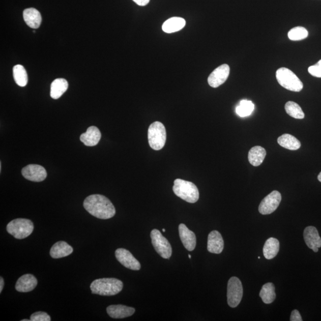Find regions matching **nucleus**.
<instances>
[{
  "label": "nucleus",
  "mask_w": 321,
  "mask_h": 321,
  "mask_svg": "<svg viewBox=\"0 0 321 321\" xmlns=\"http://www.w3.org/2000/svg\"><path fill=\"white\" fill-rule=\"evenodd\" d=\"M243 286L241 281L238 277H232L228 282L227 302L231 308H236L243 298Z\"/></svg>",
  "instance_id": "obj_8"
},
{
  "label": "nucleus",
  "mask_w": 321,
  "mask_h": 321,
  "mask_svg": "<svg viewBox=\"0 0 321 321\" xmlns=\"http://www.w3.org/2000/svg\"><path fill=\"white\" fill-rule=\"evenodd\" d=\"M179 231L180 238H181L183 246L189 251H192L195 249L196 245L195 234L193 231H190L184 224L179 225Z\"/></svg>",
  "instance_id": "obj_14"
},
{
  "label": "nucleus",
  "mask_w": 321,
  "mask_h": 321,
  "mask_svg": "<svg viewBox=\"0 0 321 321\" xmlns=\"http://www.w3.org/2000/svg\"><path fill=\"white\" fill-rule=\"evenodd\" d=\"M317 179H318V181L321 182V172L319 174L318 176H317Z\"/></svg>",
  "instance_id": "obj_36"
},
{
  "label": "nucleus",
  "mask_w": 321,
  "mask_h": 321,
  "mask_svg": "<svg viewBox=\"0 0 321 321\" xmlns=\"http://www.w3.org/2000/svg\"><path fill=\"white\" fill-rule=\"evenodd\" d=\"M230 74V67L226 64L215 69L208 77V82L211 87L216 88L223 84L228 79Z\"/></svg>",
  "instance_id": "obj_12"
},
{
  "label": "nucleus",
  "mask_w": 321,
  "mask_h": 321,
  "mask_svg": "<svg viewBox=\"0 0 321 321\" xmlns=\"http://www.w3.org/2000/svg\"><path fill=\"white\" fill-rule=\"evenodd\" d=\"M73 252V249L68 243L63 241L58 242L52 246L50 255L52 258L59 259L68 256Z\"/></svg>",
  "instance_id": "obj_20"
},
{
  "label": "nucleus",
  "mask_w": 321,
  "mask_h": 321,
  "mask_svg": "<svg viewBox=\"0 0 321 321\" xmlns=\"http://www.w3.org/2000/svg\"><path fill=\"white\" fill-rule=\"evenodd\" d=\"M290 320L291 321H302L303 320L301 314H300L298 310L295 309L293 310L291 313Z\"/></svg>",
  "instance_id": "obj_33"
},
{
  "label": "nucleus",
  "mask_w": 321,
  "mask_h": 321,
  "mask_svg": "<svg viewBox=\"0 0 321 321\" xmlns=\"http://www.w3.org/2000/svg\"><path fill=\"white\" fill-rule=\"evenodd\" d=\"M285 110L291 118L296 119L305 118V113L299 105L295 102L288 101L285 105Z\"/></svg>",
  "instance_id": "obj_28"
},
{
  "label": "nucleus",
  "mask_w": 321,
  "mask_h": 321,
  "mask_svg": "<svg viewBox=\"0 0 321 321\" xmlns=\"http://www.w3.org/2000/svg\"><path fill=\"white\" fill-rule=\"evenodd\" d=\"M31 321H50L51 317L44 312H35L31 316Z\"/></svg>",
  "instance_id": "obj_31"
},
{
  "label": "nucleus",
  "mask_w": 321,
  "mask_h": 321,
  "mask_svg": "<svg viewBox=\"0 0 321 321\" xmlns=\"http://www.w3.org/2000/svg\"><path fill=\"white\" fill-rule=\"evenodd\" d=\"M107 312L112 318L122 319L133 315L135 309L122 305H111L107 308Z\"/></svg>",
  "instance_id": "obj_16"
},
{
  "label": "nucleus",
  "mask_w": 321,
  "mask_h": 321,
  "mask_svg": "<svg viewBox=\"0 0 321 321\" xmlns=\"http://www.w3.org/2000/svg\"><path fill=\"white\" fill-rule=\"evenodd\" d=\"M4 280H3V277H0V293L2 292L3 287H4Z\"/></svg>",
  "instance_id": "obj_35"
},
{
  "label": "nucleus",
  "mask_w": 321,
  "mask_h": 321,
  "mask_svg": "<svg viewBox=\"0 0 321 321\" xmlns=\"http://www.w3.org/2000/svg\"><path fill=\"white\" fill-rule=\"evenodd\" d=\"M277 142L281 147L291 151L298 150L301 147L300 141L290 134H284L281 135L278 137Z\"/></svg>",
  "instance_id": "obj_25"
},
{
  "label": "nucleus",
  "mask_w": 321,
  "mask_h": 321,
  "mask_svg": "<svg viewBox=\"0 0 321 321\" xmlns=\"http://www.w3.org/2000/svg\"><path fill=\"white\" fill-rule=\"evenodd\" d=\"M280 250V242L276 238H270L265 243L263 253L267 259H272L277 255Z\"/></svg>",
  "instance_id": "obj_23"
},
{
  "label": "nucleus",
  "mask_w": 321,
  "mask_h": 321,
  "mask_svg": "<svg viewBox=\"0 0 321 321\" xmlns=\"http://www.w3.org/2000/svg\"><path fill=\"white\" fill-rule=\"evenodd\" d=\"M267 155L266 150L260 146H255L250 149L248 154V160L254 167H258L263 163Z\"/></svg>",
  "instance_id": "obj_21"
},
{
  "label": "nucleus",
  "mask_w": 321,
  "mask_h": 321,
  "mask_svg": "<svg viewBox=\"0 0 321 321\" xmlns=\"http://www.w3.org/2000/svg\"><path fill=\"white\" fill-rule=\"evenodd\" d=\"M101 133L97 127L91 126L87 129L86 132L82 134L80 137L81 142L86 146L94 147L100 142Z\"/></svg>",
  "instance_id": "obj_18"
},
{
  "label": "nucleus",
  "mask_w": 321,
  "mask_h": 321,
  "mask_svg": "<svg viewBox=\"0 0 321 321\" xmlns=\"http://www.w3.org/2000/svg\"><path fill=\"white\" fill-rule=\"evenodd\" d=\"M37 284V278L33 275L25 274L20 277L17 281L16 289L19 292H30L34 290Z\"/></svg>",
  "instance_id": "obj_17"
},
{
  "label": "nucleus",
  "mask_w": 321,
  "mask_h": 321,
  "mask_svg": "<svg viewBox=\"0 0 321 321\" xmlns=\"http://www.w3.org/2000/svg\"><path fill=\"white\" fill-rule=\"evenodd\" d=\"M308 72L312 76L321 77V60L316 65L309 67Z\"/></svg>",
  "instance_id": "obj_32"
},
{
  "label": "nucleus",
  "mask_w": 321,
  "mask_h": 321,
  "mask_svg": "<svg viewBox=\"0 0 321 321\" xmlns=\"http://www.w3.org/2000/svg\"><path fill=\"white\" fill-rule=\"evenodd\" d=\"M34 228L33 222L24 218H17L7 225V231L17 239L26 238L33 234Z\"/></svg>",
  "instance_id": "obj_6"
},
{
  "label": "nucleus",
  "mask_w": 321,
  "mask_h": 321,
  "mask_svg": "<svg viewBox=\"0 0 321 321\" xmlns=\"http://www.w3.org/2000/svg\"><path fill=\"white\" fill-rule=\"evenodd\" d=\"M13 77L17 84L19 86H25L27 83L28 77L25 69L22 65H17L14 67Z\"/></svg>",
  "instance_id": "obj_27"
},
{
  "label": "nucleus",
  "mask_w": 321,
  "mask_h": 321,
  "mask_svg": "<svg viewBox=\"0 0 321 321\" xmlns=\"http://www.w3.org/2000/svg\"><path fill=\"white\" fill-rule=\"evenodd\" d=\"M151 238L154 248L159 255L164 259L170 258L172 255V248L168 240L157 229L152 230Z\"/></svg>",
  "instance_id": "obj_7"
},
{
  "label": "nucleus",
  "mask_w": 321,
  "mask_h": 321,
  "mask_svg": "<svg viewBox=\"0 0 321 321\" xmlns=\"http://www.w3.org/2000/svg\"><path fill=\"white\" fill-rule=\"evenodd\" d=\"M69 83L65 79L59 78L53 81L51 85L50 95L54 100L61 98L68 90Z\"/></svg>",
  "instance_id": "obj_24"
},
{
  "label": "nucleus",
  "mask_w": 321,
  "mask_h": 321,
  "mask_svg": "<svg viewBox=\"0 0 321 321\" xmlns=\"http://www.w3.org/2000/svg\"><path fill=\"white\" fill-rule=\"evenodd\" d=\"M137 5L140 6H146L149 3L150 0H133Z\"/></svg>",
  "instance_id": "obj_34"
},
{
  "label": "nucleus",
  "mask_w": 321,
  "mask_h": 321,
  "mask_svg": "<svg viewBox=\"0 0 321 321\" xmlns=\"http://www.w3.org/2000/svg\"><path fill=\"white\" fill-rule=\"evenodd\" d=\"M23 19L24 22L33 29H37L40 26L42 22L41 13L37 9L29 8L24 10Z\"/></svg>",
  "instance_id": "obj_19"
},
{
  "label": "nucleus",
  "mask_w": 321,
  "mask_h": 321,
  "mask_svg": "<svg viewBox=\"0 0 321 321\" xmlns=\"http://www.w3.org/2000/svg\"><path fill=\"white\" fill-rule=\"evenodd\" d=\"M29 320H31V319L30 320H28V319H23V320H22V321H29Z\"/></svg>",
  "instance_id": "obj_37"
},
{
  "label": "nucleus",
  "mask_w": 321,
  "mask_h": 321,
  "mask_svg": "<svg viewBox=\"0 0 321 321\" xmlns=\"http://www.w3.org/2000/svg\"><path fill=\"white\" fill-rule=\"evenodd\" d=\"M253 102L248 100H242L236 108V113L241 118L247 117L252 114L254 110Z\"/></svg>",
  "instance_id": "obj_29"
},
{
  "label": "nucleus",
  "mask_w": 321,
  "mask_h": 321,
  "mask_svg": "<svg viewBox=\"0 0 321 321\" xmlns=\"http://www.w3.org/2000/svg\"><path fill=\"white\" fill-rule=\"evenodd\" d=\"M22 174L28 181L41 182L47 178V173L45 169L40 165L30 164L24 167L22 170Z\"/></svg>",
  "instance_id": "obj_10"
},
{
  "label": "nucleus",
  "mask_w": 321,
  "mask_h": 321,
  "mask_svg": "<svg viewBox=\"0 0 321 321\" xmlns=\"http://www.w3.org/2000/svg\"><path fill=\"white\" fill-rule=\"evenodd\" d=\"M122 281L114 278H100L91 284L92 294L101 296H114L122 290Z\"/></svg>",
  "instance_id": "obj_2"
},
{
  "label": "nucleus",
  "mask_w": 321,
  "mask_h": 321,
  "mask_svg": "<svg viewBox=\"0 0 321 321\" xmlns=\"http://www.w3.org/2000/svg\"><path fill=\"white\" fill-rule=\"evenodd\" d=\"M189 259H191V255H189Z\"/></svg>",
  "instance_id": "obj_38"
},
{
  "label": "nucleus",
  "mask_w": 321,
  "mask_h": 321,
  "mask_svg": "<svg viewBox=\"0 0 321 321\" xmlns=\"http://www.w3.org/2000/svg\"><path fill=\"white\" fill-rule=\"evenodd\" d=\"M224 245L223 239L218 231H211L208 235L207 249L210 253H221L224 249Z\"/></svg>",
  "instance_id": "obj_15"
},
{
  "label": "nucleus",
  "mask_w": 321,
  "mask_h": 321,
  "mask_svg": "<svg viewBox=\"0 0 321 321\" xmlns=\"http://www.w3.org/2000/svg\"><path fill=\"white\" fill-rule=\"evenodd\" d=\"M148 141L152 148L155 151H159L163 148L166 142V130L163 123L155 122L151 124L148 129Z\"/></svg>",
  "instance_id": "obj_5"
},
{
  "label": "nucleus",
  "mask_w": 321,
  "mask_h": 321,
  "mask_svg": "<svg viewBox=\"0 0 321 321\" xmlns=\"http://www.w3.org/2000/svg\"><path fill=\"white\" fill-rule=\"evenodd\" d=\"M163 232H165V229H163Z\"/></svg>",
  "instance_id": "obj_39"
},
{
  "label": "nucleus",
  "mask_w": 321,
  "mask_h": 321,
  "mask_svg": "<svg viewBox=\"0 0 321 321\" xmlns=\"http://www.w3.org/2000/svg\"><path fill=\"white\" fill-rule=\"evenodd\" d=\"M281 201V195L277 190H274L261 201L259 212L262 215H269L276 211Z\"/></svg>",
  "instance_id": "obj_9"
},
{
  "label": "nucleus",
  "mask_w": 321,
  "mask_h": 321,
  "mask_svg": "<svg viewBox=\"0 0 321 321\" xmlns=\"http://www.w3.org/2000/svg\"><path fill=\"white\" fill-rule=\"evenodd\" d=\"M172 190L176 195L189 203H195L199 198L198 189L192 182L176 179Z\"/></svg>",
  "instance_id": "obj_3"
},
{
  "label": "nucleus",
  "mask_w": 321,
  "mask_h": 321,
  "mask_svg": "<svg viewBox=\"0 0 321 321\" xmlns=\"http://www.w3.org/2000/svg\"><path fill=\"white\" fill-rule=\"evenodd\" d=\"M259 296L266 304H270L276 299V294L275 286L272 283H268L263 285L260 291Z\"/></svg>",
  "instance_id": "obj_26"
},
{
  "label": "nucleus",
  "mask_w": 321,
  "mask_h": 321,
  "mask_svg": "<svg viewBox=\"0 0 321 321\" xmlns=\"http://www.w3.org/2000/svg\"><path fill=\"white\" fill-rule=\"evenodd\" d=\"M185 25L186 21L184 19L174 17L165 21L162 28L165 33L171 34L182 30Z\"/></svg>",
  "instance_id": "obj_22"
},
{
  "label": "nucleus",
  "mask_w": 321,
  "mask_h": 321,
  "mask_svg": "<svg viewBox=\"0 0 321 321\" xmlns=\"http://www.w3.org/2000/svg\"><path fill=\"white\" fill-rule=\"evenodd\" d=\"M276 77L278 83L287 90L296 92L301 91L303 87L302 81L290 69L281 68L277 70Z\"/></svg>",
  "instance_id": "obj_4"
},
{
  "label": "nucleus",
  "mask_w": 321,
  "mask_h": 321,
  "mask_svg": "<svg viewBox=\"0 0 321 321\" xmlns=\"http://www.w3.org/2000/svg\"><path fill=\"white\" fill-rule=\"evenodd\" d=\"M115 254L116 258L119 260V262L127 269L135 271H138L140 269L141 266L139 261L133 256L129 250L120 248L116 250Z\"/></svg>",
  "instance_id": "obj_11"
},
{
  "label": "nucleus",
  "mask_w": 321,
  "mask_h": 321,
  "mask_svg": "<svg viewBox=\"0 0 321 321\" xmlns=\"http://www.w3.org/2000/svg\"><path fill=\"white\" fill-rule=\"evenodd\" d=\"M83 207L92 216L99 219H110L115 214L113 204L103 195H92L87 197L84 201Z\"/></svg>",
  "instance_id": "obj_1"
},
{
  "label": "nucleus",
  "mask_w": 321,
  "mask_h": 321,
  "mask_svg": "<svg viewBox=\"0 0 321 321\" xmlns=\"http://www.w3.org/2000/svg\"><path fill=\"white\" fill-rule=\"evenodd\" d=\"M308 34L305 27L297 26L288 32V37L291 41H301L308 37Z\"/></svg>",
  "instance_id": "obj_30"
},
{
  "label": "nucleus",
  "mask_w": 321,
  "mask_h": 321,
  "mask_svg": "<svg viewBox=\"0 0 321 321\" xmlns=\"http://www.w3.org/2000/svg\"><path fill=\"white\" fill-rule=\"evenodd\" d=\"M303 237L307 246L314 252H318L321 247V238L319 232L315 227H307L303 232Z\"/></svg>",
  "instance_id": "obj_13"
}]
</instances>
